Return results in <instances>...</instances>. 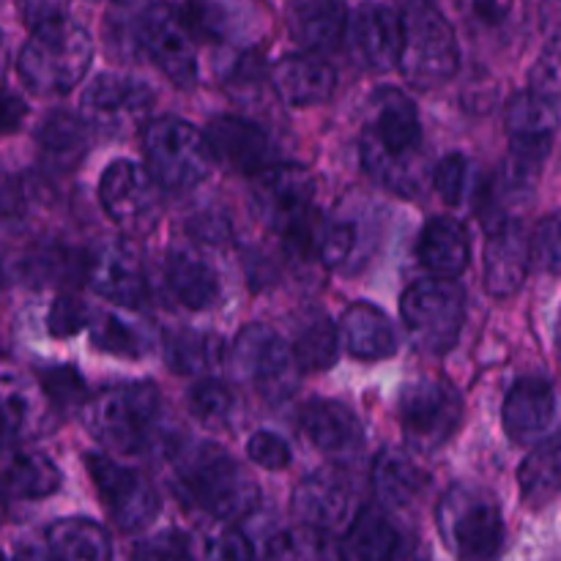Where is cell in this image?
Listing matches in <instances>:
<instances>
[{"label": "cell", "mask_w": 561, "mask_h": 561, "mask_svg": "<svg viewBox=\"0 0 561 561\" xmlns=\"http://www.w3.org/2000/svg\"><path fill=\"white\" fill-rule=\"evenodd\" d=\"M351 47L356 58L376 71L398 66L400 53V20L389 5L365 3L351 20Z\"/></svg>", "instance_id": "cell-26"}, {"label": "cell", "mask_w": 561, "mask_h": 561, "mask_svg": "<svg viewBox=\"0 0 561 561\" xmlns=\"http://www.w3.org/2000/svg\"><path fill=\"white\" fill-rule=\"evenodd\" d=\"M427 480L431 477L422 469L420 460L405 449H381L373 460L370 485L383 510H403L414 504L427 488Z\"/></svg>", "instance_id": "cell-27"}, {"label": "cell", "mask_w": 561, "mask_h": 561, "mask_svg": "<svg viewBox=\"0 0 561 561\" xmlns=\"http://www.w3.org/2000/svg\"><path fill=\"white\" fill-rule=\"evenodd\" d=\"M400 318L416 348L447 354L463 332L466 290L455 279H420L400 299Z\"/></svg>", "instance_id": "cell-9"}, {"label": "cell", "mask_w": 561, "mask_h": 561, "mask_svg": "<svg viewBox=\"0 0 561 561\" xmlns=\"http://www.w3.org/2000/svg\"><path fill=\"white\" fill-rule=\"evenodd\" d=\"M203 561H255L250 540L233 526H219L203 540Z\"/></svg>", "instance_id": "cell-45"}, {"label": "cell", "mask_w": 561, "mask_h": 561, "mask_svg": "<svg viewBox=\"0 0 561 561\" xmlns=\"http://www.w3.org/2000/svg\"><path fill=\"white\" fill-rule=\"evenodd\" d=\"M146 170L162 190L184 192L203 184L211 173V153L197 126L181 118L151 121L142 131Z\"/></svg>", "instance_id": "cell-8"}, {"label": "cell", "mask_w": 561, "mask_h": 561, "mask_svg": "<svg viewBox=\"0 0 561 561\" xmlns=\"http://www.w3.org/2000/svg\"><path fill=\"white\" fill-rule=\"evenodd\" d=\"M60 482H64V474L53 463V458H47L44 453H16L5 463L0 485L11 496L36 502V499H47L53 493H58Z\"/></svg>", "instance_id": "cell-34"}, {"label": "cell", "mask_w": 561, "mask_h": 561, "mask_svg": "<svg viewBox=\"0 0 561 561\" xmlns=\"http://www.w3.org/2000/svg\"><path fill=\"white\" fill-rule=\"evenodd\" d=\"M348 546L356 561H427L420 535L400 526L383 507H365L354 515Z\"/></svg>", "instance_id": "cell-16"}, {"label": "cell", "mask_w": 561, "mask_h": 561, "mask_svg": "<svg viewBox=\"0 0 561 561\" xmlns=\"http://www.w3.org/2000/svg\"><path fill=\"white\" fill-rule=\"evenodd\" d=\"M91 60V33L64 14L33 27L16 55V71L33 93L60 96L80 85Z\"/></svg>", "instance_id": "cell-3"}, {"label": "cell", "mask_w": 561, "mask_h": 561, "mask_svg": "<svg viewBox=\"0 0 561 561\" xmlns=\"http://www.w3.org/2000/svg\"><path fill=\"white\" fill-rule=\"evenodd\" d=\"M186 405H190L192 416L206 427H225L233 420L236 394L228 383L217 381V378H203L190 389Z\"/></svg>", "instance_id": "cell-41"}, {"label": "cell", "mask_w": 561, "mask_h": 561, "mask_svg": "<svg viewBox=\"0 0 561 561\" xmlns=\"http://www.w3.org/2000/svg\"><path fill=\"white\" fill-rule=\"evenodd\" d=\"M529 239L515 219H502L488 228L485 288L496 299H510L524 285L529 272Z\"/></svg>", "instance_id": "cell-21"}, {"label": "cell", "mask_w": 561, "mask_h": 561, "mask_svg": "<svg viewBox=\"0 0 561 561\" xmlns=\"http://www.w3.org/2000/svg\"><path fill=\"white\" fill-rule=\"evenodd\" d=\"M299 425L312 447L332 458H354L365 449V425L337 400H312L301 409Z\"/></svg>", "instance_id": "cell-23"}, {"label": "cell", "mask_w": 561, "mask_h": 561, "mask_svg": "<svg viewBox=\"0 0 561 561\" xmlns=\"http://www.w3.org/2000/svg\"><path fill=\"white\" fill-rule=\"evenodd\" d=\"M559 38H551L546 49L540 53V60L535 64L529 77V91L540 93V96L559 99Z\"/></svg>", "instance_id": "cell-51"}, {"label": "cell", "mask_w": 561, "mask_h": 561, "mask_svg": "<svg viewBox=\"0 0 561 561\" xmlns=\"http://www.w3.org/2000/svg\"><path fill=\"white\" fill-rule=\"evenodd\" d=\"M247 455L255 466L266 471H283L285 466H290V447L283 436L272 431H257L252 433L250 442H247Z\"/></svg>", "instance_id": "cell-49"}, {"label": "cell", "mask_w": 561, "mask_h": 561, "mask_svg": "<svg viewBox=\"0 0 561 561\" xmlns=\"http://www.w3.org/2000/svg\"><path fill=\"white\" fill-rule=\"evenodd\" d=\"M91 480L107 507L110 518L124 531H140L153 524L159 515V493L146 474L107 458V455L91 453L85 460Z\"/></svg>", "instance_id": "cell-14"}, {"label": "cell", "mask_w": 561, "mask_h": 561, "mask_svg": "<svg viewBox=\"0 0 561 561\" xmlns=\"http://www.w3.org/2000/svg\"><path fill=\"white\" fill-rule=\"evenodd\" d=\"M345 345L356 359L381 362L394 356L398 351V334H394L392 321L381 307L370 301H354L340 318Z\"/></svg>", "instance_id": "cell-29"}, {"label": "cell", "mask_w": 561, "mask_h": 561, "mask_svg": "<svg viewBox=\"0 0 561 561\" xmlns=\"http://www.w3.org/2000/svg\"><path fill=\"white\" fill-rule=\"evenodd\" d=\"M285 25L307 53H329L348 31V5L345 0H285Z\"/></svg>", "instance_id": "cell-24"}, {"label": "cell", "mask_w": 561, "mask_h": 561, "mask_svg": "<svg viewBox=\"0 0 561 561\" xmlns=\"http://www.w3.org/2000/svg\"><path fill=\"white\" fill-rule=\"evenodd\" d=\"M164 359L175 373H208L222 362V340L211 332L179 329L164 343Z\"/></svg>", "instance_id": "cell-38"}, {"label": "cell", "mask_w": 561, "mask_h": 561, "mask_svg": "<svg viewBox=\"0 0 561 561\" xmlns=\"http://www.w3.org/2000/svg\"><path fill=\"white\" fill-rule=\"evenodd\" d=\"M0 561H55V559L47 548L36 546V542H20V546L11 548L5 557H0Z\"/></svg>", "instance_id": "cell-55"}, {"label": "cell", "mask_w": 561, "mask_h": 561, "mask_svg": "<svg viewBox=\"0 0 561 561\" xmlns=\"http://www.w3.org/2000/svg\"><path fill=\"white\" fill-rule=\"evenodd\" d=\"M400 20L398 66L414 88H438L458 71V38L433 0H405Z\"/></svg>", "instance_id": "cell-6"}, {"label": "cell", "mask_w": 561, "mask_h": 561, "mask_svg": "<svg viewBox=\"0 0 561 561\" xmlns=\"http://www.w3.org/2000/svg\"><path fill=\"white\" fill-rule=\"evenodd\" d=\"M3 515H5V491L0 485V524H3Z\"/></svg>", "instance_id": "cell-57"}, {"label": "cell", "mask_w": 561, "mask_h": 561, "mask_svg": "<svg viewBox=\"0 0 561 561\" xmlns=\"http://www.w3.org/2000/svg\"><path fill=\"white\" fill-rule=\"evenodd\" d=\"M422 268L442 279H455L471 261V241L463 225L453 217H436L422 228L416 241Z\"/></svg>", "instance_id": "cell-28"}, {"label": "cell", "mask_w": 561, "mask_h": 561, "mask_svg": "<svg viewBox=\"0 0 561 561\" xmlns=\"http://www.w3.org/2000/svg\"><path fill=\"white\" fill-rule=\"evenodd\" d=\"M173 491L186 507L217 520H241L257 507V482L217 444H190L175 455Z\"/></svg>", "instance_id": "cell-2"}, {"label": "cell", "mask_w": 561, "mask_h": 561, "mask_svg": "<svg viewBox=\"0 0 561 561\" xmlns=\"http://www.w3.org/2000/svg\"><path fill=\"white\" fill-rule=\"evenodd\" d=\"M82 392H85V383L75 367H53L42 373V394L58 409L80 405Z\"/></svg>", "instance_id": "cell-47"}, {"label": "cell", "mask_w": 561, "mask_h": 561, "mask_svg": "<svg viewBox=\"0 0 561 561\" xmlns=\"http://www.w3.org/2000/svg\"><path fill=\"white\" fill-rule=\"evenodd\" d=\"M42 394L20 376H0V453L22 447L38 433Z\"/></svg>", "instance_id": "cell-30"}, {"label": "cell", "mask_w": 561, "mask_h": 561, "mask_svg": "<svg viewBox=\"0 0 561 561\" xmlns=\"http://www.w3.org/2000/svg\"><path fill=\"white\" fill-rule=\"evenodd\" d=\"M88 285L107 301L121 307H142L148 299V277L142 255L129 239H115L99 247L85 263Z\"/></svg>", "instance_id": "cell-15"}, {"label": "cell", "mask_w": 561, "mask_h": 561, "mask_svg": "<svg viewBox=\"0 0 561 561\" xmlns=\"http://www.w3.org/2000/svg\"><path fill=\"white\" fill-rule=\"evenodd\" d=\"M206 146L211 159L236 173H263L274 164V142L266 131L241 115H217L208 121Z\"/></svg>", "instance_id": "cell-17"}, {"label": "cell", "mask_w": 561, "mask_h": 561, "mask_svg": "<svg viewBox=\"0 0 561 561\" xmlns=\"http://www.w3.org/2000/svg\"><path fill=\"white\" fill-rule=\"evenodd\" d=\"M91 316L93 312L85 301L75 299V296H60V299L49 307V334H53V337H75L80 329H88Z\"/></svg>", "instance_id": "cell-48"}, {"label": "cell", "mask_w": 561, "mask_h": 561, "mask_svg": "<svg viewBox=\"0 0 561 561\" xmlns=\"http://www.w3.org/2000/svg\"><path fill=\"white\" fill-rule=\"evenodd\" d=\"M5 69V38H3V31H0V71Z\"/></svg>", "instance_id": "cell-56"}, {"label": "cell", "mask_w": 561, "mask_h": 561, "mask_svg": "<svg viewBox=\"0 0 561 561\" xmlns=\"http://www.w3.org/2000/svg\"><path fill=\"white\" fill-rule=\"evenodd\" d=\"M181 20H184L192 38H211V42H219L228 33L225 9L219 3H211V0H186L184 11H181Z\"/></svg>", "instance_id": "cell-44"}, {"label": "cell", "mask_w": 561, "mask_h": 561, "mask_svg": "<svg viewBox=\"0 0 561 561\" xmlns=\"http://www.w3.org/2000/svg\"><path fill=\"white\" fill-rule=\"evenodd\" d=\"M422 124L416 104L400 88H378L370 96V124L362 137V164L387 190L414 195L420 190Z\"/></svg>", "instance_id": "cell-1"}, {"label": "cell", "mask_w": 561, "mask_h": 561, "mask_svg": "<svg viewBox=\"0 0 561 561\" xmlns=\"http://www.w3.org/2000/svg\"><path fill=\"white\" fill-rule=\"evenodd\" d=\"M294 513L301 520V526L332 535L343 526H351V520H354V488L337 471H316L296 485Z\"/></svg>", "instance_id": "cell-18"}, {"label": "cell", "mask_w": 561, "mask_h": 561, "mask_svg": "<svg viewBox=\"0 0 561 561\" xmlns=\"http://www.w3.org/2000/svg\"><path fill=\"white\" fill-rule=\"evenodd\" d=\"M192 233L197 236L201 241H211V244H219V241H225L230 236V222L225 214L219 211H203V214H195L190 222Z\"/></svg>", "instance_id": "cell-52"}, {"label": "cell", "mask_w": 561, "mask_h": 561, "mask_svg": "<svg viewBox=\"0 0 561 561\" xmlns=\"http://www.w3.org/2000/svg\"><path fill=\"white\" fill-rule=\"evenodd\" d=\"M230 367L266 400H285L296 387V365L288 343L263 323H250L230 348Z\"/></svg>", "instance_id": "cell-13"}, {"label": "cell", "mask_w": 561, "mask_h": 561, "mask_svg": "<svg viewBox=\"0 0 561 561\" xmlns=\"http://www.w3.org/2000/svg\"><path fill=\"white\" fill-rule=\"evenodd\" d=\"M290 356H294L296 370L321 373L334 367L340 356V337L337 327L329 321L327 316H312L301 321L296 329L294 345H288Z\"/></svg>", "instance_id": "cell-35"}, {"label": "cell", "mask_w": 561, "mask_h": 561, "mask_svg": "<svg viewBox=\"0 0 561 561\" xmlns=\"http://www.w3.org/2000/svg\"><path fill=\"white\" fill-rule=\"evenodd\" d=\"M131 33H135L137 53L148 55L170 82H175L179 88L195 85V38L181 20V9L170 3H157V0L151 3L140 0V5L135 9Z\"/></svg>", "instance_id": "cell-10"}, {"label": "cell", "mask_w": 561, "mask_h": 561, "mask_svg": "<svg viewBox=\"0 0 561 561\" xmlns=\"http://www.w3.org/2000/svg\"><path fill=\"white\" fill-rule=\"evenodd\" d=\"M559 129V99L524 91L507 107L510 153L546 164Z\"/></svg>", "instance_id": "cell-19"}, {"label": "cell", "mask_w": 561, "mask_h": 561, "mask_svg": "<svg viewBox=\"0 0 561 561\" xmlns=\"http://www.w3.org/2000/svg\"><path fill=\"white\" fill-rule=\"evenodd\" d=\"M356 247V230L351 222H321L312 236L310 255L327 268L343 266Z\"/></svg>", "instance_id": "cell-43"}, {"label": "cell", "mask_w": 561, "mask_h": 561, "mask_svg": "<svg viewBox=\"0 0 561 561\" xmlns=\"http://www.w3.org/2000/svg\"><path fill=\"white\" fill-rule=\"evenodd\" d=\"M16 3H20L22 16L31 27L55 20V16H64V0H16Z\"/></svg>", "instance_id": "cell-53"}, {"label": "cell", "mask_w": 561, "mask_h": 561, "mask_svg": "<svg viewBox=\"0 0 561 561\" xmlns=\"http://www.w3.org/2000/svg\"><path fill=\"white\" fill-rule=\"evenodd\" d=\"M255 208L290 250L310 255L312 236L321 225L316 214V181L299 164H272L255 181Z\"/></svg>", "instance_id": "cell-7"}, {"label": "cell", "mask_w": 561, "mask_h": 561, "mask_svg": "<svg viewBox=\"0 0 561 561\" xmlns=\"http://www.w3.org/2000/svg\"><path fill=\"white\" fill-rule=\"evenodd\" d=\"M438 535L458 561H499L504 548V518L499 499L471 482L447 488L436 507Z\"/></svg>", "instance_id": "cell-5"}, {"label": "cell", "mask_w": 561, "mask_h": 561, "mask_svg": "<svg viewBox=\"0 0 561 561\" xmlns=\"http://www.w3.org/2000/svg\"><path fill=\"white\" fill-rule=\"evenodd\" d=\"M25 113H27V107L20 96L0 93V135H9V131L20 129Z\"/></svg>", "instance_id": "cell-54"}, {"label": "cell", "mask_w": 561, "mask_h": 561, "mask_svg": "<svg viewBox=\"0 0 561 561\" xmlns=\"http://www.w3.org/2000/svg\"><path fill=\"white\" fill-rule=\"evenodd\" d=\"M153 104V91L140 77L104 71L82 93V118L96 124H126Z\"/></svg>", "instance_id": "cell-22"}, {"label": "cell", "mask_w": 561, "mask_h": 561, "mask_svg": "<svg viewBox=\"0 0 561 561\" xmlns=\"http://www.w3.org/2000/svg\"><path fill=\"white\" fill-rule=\"evenodd\" d=\"M398 420L405 442L416 453H436L458 433L463 400L458 389L442 378H416L400 392Z\"/></svg>", "instance_id": "cell-11"}, {"label": "cell", "mask_w": 561, "mask_h": 561, "mask_svg": "<svg viewBox=\"0 0 561 561\" xmlns=\"http://www.w3.org/2000/svg\"><path fill=\"white\" fill-rule=\"evenodd\" d=\"M529 257L540 263V268L557 274L561 261V247H559V217L551 214L540 222L535 239L529 241Z\"/></svg>", "instance_id": "cell-50"}, {"label": "cell", "mask_w": 561, "mask_h": 561, "mask_svg": "<svg viewBox=\"0 0 561 561\" xmlns=\"http://www.w3.org/2000/svg\"><path fill=\"white\" fill-rule=\"evenodd\" d=\"M82 420L102 447L113 453L140 455L151 449L159 436L162 398L153 383H113L88 400Z\"/></svg>", "instance_id": "cell-4"}, {"label": "cell", "mask_w": 561, "mask_h": 561, "mask_svg": "<svg viewBox=\"0 0 561 561\" xmlns=\"http://www.w3.org/2000/svg\"><path fill=\"white\" fill-rule=\"evenodd\" d=\"M99 197L107 217L124 233L142 236L157 228L162 217V186L142 164L131 159H115L99 181Z\"/></svg>", "instance_id": "cell-12"}, {"label": "cell", "mask_w": 561, "mask_h": 561, "mask_svg": "<svg viewBox=\"0 0 561 561\" xmlns=\"http://www.w3.org/2000/svg\"><path fill=\"white\" fill-rule=\"evenodd\" d=\"M474 184V162L466 153H449L433 170V190L449 206H460Z\"/></svg>", "instance_id": "cell-42"}, {"label": "cell", "mask_w": 561, "mask_h": 561, "mask_svg": "<svg viewBox=\"0 0 561 561\" xmlns=\"http://www.w3.org/2000/svg\"><path fill=\"white\" fill-rule=\"evenodd\" d=\"M164 285L170 296L186 310H206L217 301L219 279L203 257L186 250H175L164 263Z\"/></svg>", "instance_id": "cell-31"}, {"label": "cell", "mask_w": 561, "mask_h": 561, "mask_svg": "<svg viewBox=\"0 0 561 561\" xmlns=\"http://www.w3.org/2000/svg\"><path fill=\"white\" fill-rule=\"evenodd\" d=\"M272 85L290 107H312L332 96L337 85V71L321 55L294 53L277 60L272 71Z\"/></svg>", "instance_id": "cell-25"}, {"label": "cell", "mask_w": 561, "mask_h": 561, "mask_svg": "<svg viewBox=\"0 0 561 561\" xmlns=\"http://www.w3.org/2000/svg\"><path fill=\"white\" fill-rule=\"evenodd\" d=\"M518 0H458L466 27L480 38L510 36L518 25Z\"/></svg>", "instance_id": "cell-39"}, {"label": "cell", "mask_w": 561, "mask_h": 561, "mask_svg": "<svg viewBox=\"0 0 561 561\" xmlns=\"http://www.w3.org/2000/svg\"><path fill=\"white\" fill-rule=\"evenodd\" d=\"M38 146L58 168H75L91 148V124L71 110H55L38 126Z\"/></svg>", "instance_id": "cell-33"}, {"label": "cell", "mask_w": 561, "mask_h": 561, "mask_svg": "<svg viewBox=\"0 0 561 561\" xmlns=\"http://www.w3.org/2000/svg\"><path fill=\"white\" fill-rule=\"evenodd\" d=\"M559 463H561L559 438L557 436L542 438L540 447H537L518 469V488L524 502H529L531 507H542V504L553 502V496L559 493V480H561Z\"/></svg>", "instance_id": "cell-36"}, {"label": "cell", "mask_w": 561, "mask_h": 561, "mask_svg": "<svg viewBox=\"0 0 561 561\" xmlns=\"http://www.w3.org/2000/svg\"><path fill=\"white\" fill-rule=\"evenodd\" d=\"M263 561H345L343 551L327 531L290 526L266 542Z\"/></svg>", "instance_id": "cell-37"}, {"label": "cell", "mask_w": 561, "mask_h": 561, "mask_svg": "<svg viewBox=\"0 0 561 561\" xmlns=\"http://www.w3.org/2000/svg\"><path fill=\"white\" fill-rule=\"evenodd\" d=\"M504 431L513 444H540L557 422V392L542 376H526L504 400Z\"/></svg>", "instance_id": "cell-20"}, {"label": "cell", "mask_w": 561, "mask_h": 561, "mask_svg": "<svg viewBox=\"0 0 561 561\" xmlns=\"http://www.w3.org/2000/svg\"><path fill=\"white\" fill-rule=\"evenodd\" d=\"M91 340L99 351L115 356H126V359H137L146 354V340H142L140 329L135 323L124 321L115 312H93L91 323Z\"/></svg>", "instance_id": "cell-40"}, {"label": "cell", "mask_w": 561, "mask_h": 561, "mask_svg": "<svg viewBox=\"0 0 561 561\" xmlns=\"http://www.w3.org/2000/svg\"><path fill=\"white\" fill-rule=\"evenodd\" d=\"M47 551L55 561H110V535L91 518H60L47 529Z\"/></svg>", "instance_id": "cell-32"}, {"label": "cell", "mask_w": 561, "mask_h": 561, "mask_svg": "<svg viewBox=\"0 0 561 561\" xmlns=\"http://www.w3.org/2000/svg\"><path fill=\"white\" fill-rule=\"evenodd\" d=\"M131 561H195L190 540L181 531H159L137 542Z\"/></svg>", "instance_id": "cell-46"}, {"label": "cell", "mask_w": 561, "mask_h": 561, "mask_svg": "<svg viewBox=\"0 0 561 561\" xmlns=\"http://www.w3.org/2000/svg\"><path fill=\"white\" fill-rule=\"evenodd\" d=\"M113 3H124V0H113Z\"/></svg>", "instance_id": "cell-58"}]
</instances>
